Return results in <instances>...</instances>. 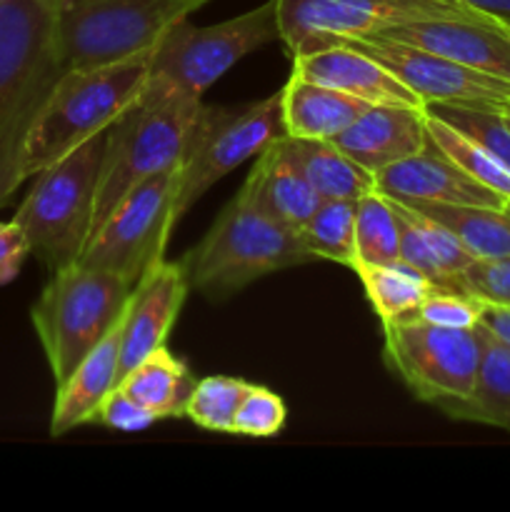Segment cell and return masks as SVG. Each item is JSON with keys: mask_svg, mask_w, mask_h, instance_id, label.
<instances>
[{"mask_svg": "<svg viewBox=\"0 0 510 512\" xmlns=\"http://www.w3.org/2000/svg\"><path fill=\"white\" fill-rule=\"evenodd\" d=\"M58 5L60 0L0 3V208L25 183V138L65 73L55 45Z\"/></svg>", "mask_w": 510, "mask_h": 512, "instance_id": "1", "label": "cell"}, {"mask_svg": "<svg viewBox=\"0 0 510 512\" xmlns=\"http://www.w3.org/2000/svg\"><path fill=\"white\" fill-rule=\"evenodd\" d=\"M298 233L265 213L245 180L198 245L180 260L193 293L228 300L255 280L313 263Z\"/></svg>", "mask_w": 510, "mask_h": 512, "instance_id": "2", "label": "cell"}, {"mask_svg": "<svg viewBox=\"0 0 510 512\" xmlns=\"http://www.w3.org/2000/svg\"><path fill=\"white\" fill-rule=\"evenodd\" d=\"M150 50L60 75L25 138L23 180L35 178L78 145L105 133L123 115L148 83Z\"/></svg>", "mask_w": 510, "mask_h": 512, "instance_id": "3", "label": "cell"}, {"mask_svg": "<svg viewBox=\"0 0 510 512\" xmlns=\"http://www.w3.org/2000/svg\"><path fill=\"white\" fill-rule=\"evenodd\" d=\"M200 105L203 98L148 75L143 93L105 130L93 230L113 213L115 205L130 190L183 160Z\"/></svg>", "mask_w": 510, "mask_h": 512, "instance_id": "4", "label": "cell"}, {"mask_svg": "<svg viewBox=\"0 0 510 512\" xmlns=\"http://www.w3.org/2000/svg\"><path fill=\"white\" fill-rule=\"evenodd\" d=\"M135 285L120 275L73 263L50 273L30 320L43 345L55 388L123 320Z\"/></svg>", "mask_w": 510, "mask_h": 512, "instance_id": "5", "label": "cell"}, {"mask_svg": "<svg viewBox=\"0 0 510 512\" xmlns=\"http://www.w3.org/2000/svg\"><path fill=\"white\" fill-rule=\"evenodd\" d=\"M103 150L105 133H100L40 170L15 213L13 220L28 238L30 255L50 273L78 263L93 233Z\"/></svg>", "mask_w": 510, "mask_h": 512, "instance_id": "6", "label": "cell"}, {"mask_svg": "<svg viewBox=\"0 0 510 512\" xmlns=\"http://www.w3.org/2000/svg\"><path fill=\"white\" fill-rule=\"evenodd\" d=\"M210 0H60L55 45L63 70L93 68L148 50Z\"/></svg>", "mask_w": 510, "mask_h": 512, "instance_id": "7", "label": "cell"}, {"mask_svg": "<svg viewBox=\"0 0 510 512\" xmlns=\"http://www.w3.org/2000/svg\"><path fill=\"white\" fill-rule=\"evenodd\" d=\"M273 40H280L278 0H265L213 25H193L185 18L165 30L150 50V78L203 98L235 63Z\"/></svg>", "mask_w": 510, "mask_h": 512, "instance_id": "8", "label": "cell"}, {"mask_svg": "<svg viewBox=\"0 0 510 512\" xmlns=\"http://www.w3.org/2000/svg\"><path fill=\"white\" fill-rule=\"evenodd\" d=\"M283 130V98L278 93L243 105H200L180 160L178 220L218 180L245 160L258 158Z\"/></svg>", "mask_w": 510, "mask_h": 512, "instance_id": "9", "label": "cell"}, {"mask_svg": "<svg viewBox=\"0 0 510 512\" xmlns=\"http://www.w3.org/2000/svg\"><path fill=\"white\" fill-rule=\"evenodd\" d=\"M483 325L438 328L418 318L383 325V360L423 403L443 405L473 393L483 363Z\"/></svg>", "mask_w": 510, "mask_h": 512, "instance_id": "10", "label": "cell"}, {"mask_svg": "<svg viewBox=\"0 0 510 512\" xmlns=\"http://www.w3.org/2000/svg\"><path fill=\"white\" fill-rule=\"evenodd\" d=\"M180 163L130 190L113 213L93 230L78 263L108 270L130 285L165 260V248L178 225Z\"/></svg>", "mask_w": 510, "mask_h": 512, "instance_id": "11", "label": "cell"}, {"mask_svg": "<svg viewBox=\"0 0 510 512\" xmlns=\"http://www.w3.org/2000/svg\"><path fill=\"white\" fill-rule=\"evenodd\" d=\"M493 18L463 0H278L280 40L290 58L345 38H365L410 20Z\"/></svg>", "mask_w": 510, "mask_h": 512, "instance_id": "12", "label": "cell"}, {"mask_svg": "<svg viewBox=\"0 0 510 512\" xmlns=\"http://www.w3.org/2000/svg\"><path fill=\"white\" fill-rule=\"evenodd\" d=\"M338 43L363 50L365 55L383 63L425 105H493V108L510 110V80L498 78V75L468 68L455 60L440 58L435 53H425V50L380 38V35L345 38Z\"/></svg>", "mask_w": 510, "mask_h": 512, "instance_id": "13", "label": "cell"}, {"mask_svg": "<svg viewBox=\"0 0 510 512\" xmlns=\"http://www.w3.org/2000/svg\"><path fill=\"white\" fill-rule=\"evenodd\" d=\"M373 35L510 80V25L495 18L410 20Z\"/></svg>", "mask_w": 510, "mask_h": 512, "instance_id": "14", "label": "cell"}, {"mask_svg": "<svg viewBox=\"0 0 510 512\" xmlns=\"http://www.w3.org/2000/svg\"><path fill=\"white\" fill-rule=\"evenodd\" d=\"M190 293L183 265L160 260L135 283L120 320V380L143 358L168 343V335ZM120 385V383H118Z\"/></svg>", "mask_w": 510, "mask_h": 512, "instance_id": "15", "label": "cell"}, {"mask_svg": "<svg viewBox=\"0 0 510 512\" xmlns=\"http://www.w3.org/2000/svg\"><path fill=\"white\" fill-rule=\"evenodd\" d=\"M375 190L403 203H445V205H488L508 208L503 195L493 193L460 170L448 155L433 143L420 153L375 173Z\"/></svg>", "mask_w": 510, "mask_h": 512, "instance_id": "16", "label": "cell"}, {"mask_svg": "<svg viewBox=\"0 0 510 512\" xmlns=\"http://www.w3.org/2000/svg\"><path fill=\"white\" fill-rule=\"evenodd\" d=\"M298 78L333 88L338 93L353 95L370 105H405V108H425L423 100L395 78L383 63L365 55L350 45L333 43L318 50H305L293 55V70Z\"/></svg>", "mask_w": 510, "mask_h": 512, "instance_id": "17", "label": "cell"}, {"mask_svg": "<svg viewBox=\"0 0 510 512\" xmlns=\"http://www.w3.org/2000/svg\"><path fill=\"white\" fill-rule=\"evenodd\" d=\"M333 143L375 175L428 145L425 108L370 105Z\"/></svg>", "mask_w": 510, "mask_h": 512, "instance_id": "18", "label": "cell"}, {"mask_svg": "<svg viewBox=\"0 0 510 512\" xmlns=\"http://www.w3.org/2000/svg\"><path fill=\"white\" fill-rule=\"evenodd\" d=\"M120 383V325L105 335L70 373L63 385L55 388L53 415H50V435L70 433L80 425L95 423L103 400Z\"/></svg>", "mask_w": 510, "mask_h": 512, "instance_id": "19", "label": "cell"}, {"mask_svg": "<svg viewBox=\"0 0 510 512\" xmlns=\"http://www.w3.org/2000/svg\"><path fill=\"white\" fill-rule=\"evenodd\" d=\"M248 185L265 213L273 215L278 223L298 233L305 220L320 205V195L308 183L300 170L298 160L290 155L285 145V133L275 138L263 153L255 158L253 170L248 173Z\"/></svg>", "mask_w": 510, "mask_h": 512, "instance_id": "20", "label": "cell"}, {"mask_svg": "<svg viewBox=\"0 0 510 512\" xmlns=\"http://www.w3.org/2000/svg\"><path fill=\"white\" fill-rule=\"evenodd\" d=\"M393 200V198H390ZM400 218V258L425 275L435 288H455L458 275L473 263L463 243L455 238L453 230L433 220L430 215L393 200Z\"/></svg>", "mask_w": 510, "mask_h": 512, "instance_id": "21", "label": "cell"}, {"mask_svg": "<svg viewBox=\"0 0 510 512\" xmlns=\"http://www.w3.org/2000/svg\"><path fill=\"white\" fill-rule=\"evenodd\" d=\"M280 98H283V130L290 138L333 140L350 123H355L363 110L370 108V103H363L353 95L298 78L295 73H290L288 83L280 90Z\"/></svg>", "mask_w": 510, "mask_h": 512, "instance_id": "22", "label": "cell"}, {"mask_svg": "<svg viewBox=\"0 0 510 512\" xmlns=\"http://www.w3.org/2000/svg\"><path fill=\"white\" fill-rule=\"evenodd\" d=\"M483 363L473 393L438 408L460 423L490 425L510 433V345L483 328Z\"/></svg>", "mask_w": 510, "mask_h": 512, "instance_id": "23", "label": "cell"}, {"mask_svg": "<svg viewBox=\"0 0 510 512\" xmlns=\"http://www.w3.org/2000/svg\"><path fill=\"white\" fill-rule=\"evenodd\" d=\"M285 145L320 200H358L375 190V175L345 155L333 140L285 135Z\"/></svg>", "mask_w": 510, "mask_h": 512, "instance_id": "24", "label": "cell"}, {"mask_svg": "<svg viewBox=\"0 0 510 512\" xmlns=\"http://www.w3.org/2000/svg\"><path fill=\"white\" fill-rule=\"evenodd\" d=\"M195 383L188 365L175 358L168 348H158L148 358L140 360L123 380L120 388L133 395L138 403L153 410L160 420L185 418V405H188L190 393Z\"/></svg>", "mask_w": 510, "mask_h": 512, "instance_id": "25", "label": "cell"}, {"mask_svg": "<svg viewBox=\"0 0 510 512\" xmlns=\"http://www.w3.org/2000/svg\"><path fill=\"white\" fill-rule=\"evenodd\" d=\"M403 203V200H400ZM453 230L455 238L478 260L510 258V205H445V203H405Z\"/></svg>", "mask_w": 510, "mask_h": 512, "instance_id": "26", "label": "cell"}, {"mask_svg": "<svg viewBox=\"0 0 510 512\" xmlns=\"http://www.w3.org/2000/svg\"><path fill=\"white\" fill-rule=\"evenodd\" d=\"M353 273L358 275L365 298L383 325L415 318L423 300L435 288L420 270L403 260L385 265H355Z\"/></svg>", "mask_w": 510, "mask_h": 512, "instance_id": "27", "label": "cell"}, {"mask_svg": "<svg viewBox=\"0 0 510 512\" xmlns=\"http://www.w3.org/2000/svg\"><path fill=\"white\" fill-rule=\"evenodd\" d=\"M400 258V218L388 195L370 190L355 200V265H385ZM350 268V270H353Z\"/></svg>", "mask_w": 510, "mask_h": 512, "instance_id": "28", "label": "cell"}, {"mask_svg": "<svg viewBox=\"0 0 510 512\" xmlns=\"http://www.w3.org/2000/svg\"><path fill=\"white\" fill-rule=\"evenodd\" d=\"M298 238L315 260L353 268L355 263V200H320L315 213L298 230Z\"/></svg>", "mask_w": 510, "mask_h": 512, "instance_id": "29", "label": "cell"}, {"mask_svg": "<svg viewBox=\"0 0 510 512\" xmlns=\"http://www.w3.org/2000/svg\"><path fill=\"white\" fill-rule=\"evenodd\" d=\"M425 128H428V138L435 148L443 150V153L448 155L460 170H465L470 178L483 183L485 188H490L493 193L503 195L510 203V170L505 168L498 158H493L483 145L470 140L468 135L455 130L453 125H448L445 120L435 118L428 110H425Z\"/></svg>", "mask_w": 510, "mask_h": 512, "instance_id": "30", "label": "cell"}, {"mask_svg": "<svg viewBox=\"0 0 510 512\" xmlns=\"http://www.w3.org/2000/svg\"><path fill=\"white\" fill-rule=\"evenodd\" d=\"M248 388V380L233 378V375H208L195 383L185 405V418L208 433L233 435L235 413Z\"/></svg>", "mask_w": 510, "mask_h": 512, "instance_id": "31", "label": "cell"}, {"mask_svg": "<svg viewBox=\"0 0 510 512\" xmlns=\"http://www.w3.org/2000/svg\"><path fill=\"white\" fill-rule=\"evenodd\" d=\"M428 113L435 118L445 120L483 145L493 158H498L505 168L510 170V123L503 108H493V105H450V103H428L425 105Z\"/></svg>", "mask_w": 510, "mask_h": 512, "instance_id": "32", "label": "cell"}, {"mask_svg": "<svg viewBox=\"0 0 510 512\" xmlns=\"http://www.w3.org/2000/svg\"><path fill=\"white\" fill-rule=\"evenodd\" d=\"M285 423H288V408H285L283 398L265 385L250 383L248 393L243 395L238 413H235L233 435L255 440L275 438L283 433Z\"/></svg>", "mask_w": 510, "mask_h": 512, "instance_id": "33", "label": "cell"}, {"mask_svg": "<svg viewBox=\"0 0 510 512\" xmlns=\"http://www.w3.org/2000/svg\"><path fill=\"white\" fill-rule=\"evenodd\" d=\"M485 303L475 295L465 293V290H450V288H433L423 305L418 308L415 318L423 323L438 325V328H478L480 318H483Z\"/></svg>", "mask_w": 510, "mask_h": 512, "instance_id": "34", "label": "cell"}, {"mask_svg": "<svg viewBox=\"0 0 510 512\" xmlns=\"http://www.w3.org/2000/svg\"><path fill=\"white\" fill-rule=\"evenodd\" d=\"M455 288L475 295L485 305L510 308V258H475L455 280Z\"/></svg>", "mask_w": 510, "mask_h": 512, "instance_id": "35", "label": "cell"}, {"mask_svg": "<svg viewBox=\"0 0 510 512\" xmlns=\"http://www.w3.org/2000/svg\"><path fill=\"white\" fill-rule=\"evenodd\" d=\"M158 420L160 418L153 410L138 403L120 385L103 400V405L98 408V415H95V423L105 425V428L115 430V433H143V430L153 428Z\"/></svg>", "mask_w": 510, "mask_h": 512, "instance_id": "36", "label": "cell"}, {"mask_svg": "<svg viewBox=\"0 0 510 512\" xmlns=\"http://www.w3.org/2000/svg\"><path fill=\"white\" fill-rule=\"evenodd\" d=\"M30 255V243L23 228L15 220L0 223V285L18 278L25 258Z\"/></svg>", "mask_w": 510, "mask_h": 512, "instance_id": "37", "label": "cell"}, {"mask_svg": "<svg viewBox=\"0 0 510 512\" xmlns=\"http://www.w3.org/2000/svg\"><path fill=\"white\" fill-rule=\"evenodd\" d=\"M480 325L488 328L495 338L510 345V308H500V305H485Z\"/></svg>", "mask_w": 510, "mask_h": 512, "instance_id": "38", "label": "cell"}, {"mask_svg": "<svg viewBox=\"0 0 510 512\" xmlns=\"http://www.w3.org/2000/svg\"><path fill=\"white\" fill-rule=\"evenodd\" d=\"M463 3L470 5V8L480 10V13L493 15V18L500 20V23L510 25V0H463Z\"/></svg>", "mask_w": 510, "mask_h": 512, "instance_id": "39", "label": "cell"}, {"mask_svg": "<svg viewBox=\"0 0 510 512\" xmlns=\"http://www.w3.org/2000/svg\"><path fill=\"white\" fill-rule=\"evenodd\" d=\"M505 115H508V123H510V110H505Z\"/></svg>", "mask_w": 510, "mask_h": 512, "instance_id": "40", "label": "cell"}, {"mask_svg": "<svg viewBox=\"0 0 510 512\" xmlns=\"http://www.w3.org/2000/svg\"><path fill=\"white\" fill-rule=\"evenodd\" d=\"M0 3H3V0H0Z\"/></svg>", "mask_w": 510, "mask_h": 512, "instance_id": "41", "label": "cell"}]
</instances>
